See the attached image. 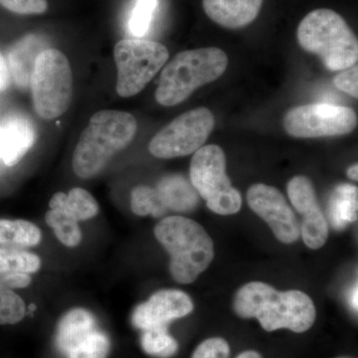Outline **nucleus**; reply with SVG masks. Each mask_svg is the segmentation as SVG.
<instances>
[{
	"instance_id": "obj_1",
	"label": "nucleus",
	"mask_w": 358,
	"mask_h": 358,
	"mask_svg": "<svg viewBox=\"0 0 358 358\" xmlns=\"http://www.w3.org/2000/svg\"><path fill=\"white\" fill-rule=\"evenodd\" d=\"M235 313L242 319H257L266 331L289 329L303 334L317 317L313 301L303 292H279L262 282H251L237 292Z\"/></svg>"
},
{
	"instance_id": "obj_2",
	"label": "nucleus",
	"mask_w": 358,
	"mask_h": 358,
	"mask_svg": "<svg viewBox=\"0 0 358 358\" xmlns=\"http://www.w3.org/2000/svg\"><path fill=\"white\" fill-rule=\"evenodd\" d=\"M136 131L138 122L129 113L115 110L96 112L75 148L72 162L75 173L83 179L98 176L117 152L128 147Z\"/></svg>"
},
{
	"instance_id": "obj_3",
	"label": "nucleus",
	"mask_w": 358,
	"mask_h": 358,
	"mask_svg": "<svg viewBox=\"0 0 358 358\" xmlns=\"http://www.w3.org/2000/svg\"><path fill=\"white\" fill-rule=\"evenodd\" d=\"M155 235L171 256L169 271L180 284H192L213 261L210 236L192 219L183 216L164 218L155 226Z\"/></svg>"
},
{
	"instance_id": "obj_4",
	"label": "nucleus",
	"mask_w": 358,
	"mask_h": 358,
	"mask_svg": "<svg viewBox=\"0 0 358 358\" xmlns=\"http://www.w3.org/2000/svg\"><path fill=\"white\" fill-rule=\"evenodd\" d=\"M303 50L315 54L329 71H343L357 64L358 41L341 14L319 8L307 14L296 30Z\"/></svg>"
},
{
	"instance_id": "obj_5",
	"label": "nucleus",
	"mask_w": 358,
	"mask_h": 358,
	"mask_svg": "<svg viewBox=\"0 0 358 358\" xmlns=\"http://www.w3.org/2000/svg\"><path fill=\"white\" fill-rule=\"evenodd\" d=\"M227 67V54L217 47L180 52L162 71L155 100L164 107L179 105L195 90L219 79Z\"/></svg>"
},
{
	"instance_id": "obj_6",
	"label": "nucleus",
	"mask_w": 358,
	"mask_h": 358,
	"mask_svg": "<svg viewBox=\"0 0 358 358\" xmlns=\"http://www.w3.org/2000/svg\"><path fill=\"white\" fill-rule=\"evenodd\" d=\"M33 107L41 119H57L69 109L73 74L69 60L57 49L47 48L35 61L30 81Z\"/></svg>"
},
{
	"instance_id": "obj_7",
	"label": "nucleus",
	"mask_w": 358,
	"mask_h": 358,
	"mask_svg": "<svg viewBox=\"0 0 358 358\" xmlns=\"http://www.w3.org/2000/svg\"><path fill=\"white\" fill-rule=\"evenodd\" d=\"M190 181L207 207L219 215H232L241 209L242 197L226 173V157L216 145L200 148L190 164Z\"/></svg>"
},
{
	"instance_id": "obj_8",
	"label": "nucleus",
	"mask_w": 358,
	"mask_h": 358,
	"mask_svg": "<svg viewBox=\"0 0 358 358\" xmlns=\"http://www.w3.org/2000/svg\"><path fill=\"white\" fill-rule=\"evenodd\" d=\"M169 58L164 44L147 39H122L115 46L117 95L129 98L141 93Z\"/></svg>"
},
{
	"instance_id": "obj_9",
	"label": "nucleus",
	"mask_w": 358,
	"mask_h": 358,
	"mask_svg": "<svg viewBox=\"0 0 358 358\" xmlns=\"http://www.w3.org/2000/svg\"><path fill=\"white\" fill-rule=\"evenodd\" d=\"M214 124V115L207 108L189 110L160 129L150 141L148 150L155 157L162 159L194 154L203 147Z\"/></svg>"
},
{
	"instance_id": "obj_10",
	"label": "nucleus",
	"mask_w": 358,
	"mask_h": 358,
	"mask_svg": "<svg viewBox=\"0 0 358 358\" xmlns=\"http://www.w3.org/2000/svg\"><path fill=\"white\" fill-rule=\"evenodd\" d=\"M285 131L299 138L343 136L355 131L357 115L352 108L310 103L289 110L282 120Z\"/></svg>"
},
{
	"instance_id": "obj_11",
	"label": "nucleus",
	"mask_w": 358,
	"mask_h": 358,
	"mask_svg": "<svg viewBox=\"0 0 358 358\" xmlns=\"http://www.w3.org/2000/svg\"><path fill=\"white\" fill-rule=\"evenodd\" d=\"M247 201L250 208L268 224L279 241L292 244L300 238L298 219L279 189L257 183L249 188Z\"/></svg>"
},
{
	"instance_id": "obj_12",
	"label": "nucleus",
	"mask_w": 358,
	"mask_h": 358,
	"mask_svg": "<svg viewBox=\"0 0 358 358\" xmlns=\"http://www.w3.org/2000/svg\"><path fill=\"white\" fill-rule=\"evenodd\" d=\"M193 308L192 299L185 292L162 289L134 308L131 324L141 331L162 327L169 329L171 322L189 315Z\"/></svg>"
},
{
	"instance_id": "obj_13",
	"label": "nucleus",
	"mask_w": 358,
	"mask_h": 358,
	"mask_svg": "<svg viewBox=\"0 0 358 358\" xmlns=\"http://www.w3.org/2000/svg\"><path fill=\"white\" fill-rule=\"evenodd\" d=\"M264 0H202L206 15L218 25L238 29L258 17Z\"/></svg>"
},
{
	"instance_id": "obj_14",
	"label": "nucleus",
	"mask_w": 358,
	"mask_h": 358,
	"mask_svg": "<svg viewBox=\"0 0 358 358\" xmlns=\"http://www.w3.org/2000/svg\"><path fill=\"white\" fill-rule=\"evenodd\" d=\"M4 152L2 160L7 166H14L24 157L36 141V129L27 117L11 114L3 122Z\"/></svg>"
},
{
	"instance_id": "obj_15",
	"label": "nucleus",
	"mask_w": 358,
	"mask_h": 358,
	"mask_svg": "<svg viewBox=\"0 0 358 358\" xmlns=\"http://www.w3.org/2000/svg\"><path fill=\"white\" fill-rule=\"evenodd\" d=\"M44 45L41 39L35 35H27L11 47L8 53L9 77L20 89L30 87L35 61L42 51Z\"/></svg>"
},
{
	"instance_id": "obj_16",
	"label": "nucleus",
	"mask_w": 358,
	"mask_h": 358,
	"mask_svg": "<svg viewBox=\"0 0 358 358\" xmlns=\"http://www.w3.org/2000/svg\"><path fill=\"white\" fill-rule=\"evenodd\" d=\"M157 192L167 210L187 212L199 203V193L183 176H169L159 181Z\"/></svg>"
},
{
	"instance_id": "obj_17",
	"label": "nucleus",
	"mask_w": 358,
	"mask_h": 358,
	"mask_svg": "<svg viewBox=\"0 0 358 358\" xmlns=\"http://www.w3.org/2000/svg\"><path fill=\"white\" fill-rule=\"evenodd\" d=\"M49 207L53 210L66 212L79 221L89 220L99 213L95 197L84 188L75 187L68 194L60 192L52 196Z\"/></svg>"
},
{
	"instance_id": "obj_18",
	"label": "nucleus",
	"mask_w": 358,
	"mask_h": 358,
	"mask_svg": "<svg viewBox=\"0 0 358 358\" xmlns=\"http://www.w3.org/2000/svg\"><path fill=\"white\" fill-rule=\"evenodd\" d=\"M98 326L95 315L86 308H75L65 313L56 327L55 343L59 352L66 348L80 336Z\"/></svg>"
},
{
	"instance_id": "obj_19",
	"label": "nucleus",
	"mask_w": 358,
	"mask_h": 358,
	"mask_svg": "<svg viewBox=\"0 0 358 358\" xmlns=\"http://www.w3.org/2000/svg\"><path fill=\"white\" fill-rule=\"evenodd\" d=\"M329 218L334 229H345L357 220V187L341 185L334 189L329 199Z\"/></svg>"
},
{
	"instance_id": "obj_20",
	"label": "nucleus",
	"mask_w": 358,
	"mask_h": 358,
	"mask_svg": "<svg viewBox=\"0 0 358 358\" xmlns=\"http://www.w3.org/2000/svg\"><path fill=\"white\" fill-rule=\"evenodd\" d=\"M41 239V231L30 221L0 219V245L6 248H30L37 246Z\"/></svg>"
},
{
	"instance_id": "obj_21",
	"label": "nucleus",
	"mask_w": 358,
	"mask_h": 358,
	"mask_svg": "<svg viewBox=\"0 0 358 358\" xmlns=\"http://www.w3.org/2000/svg\"><path fill=\"white\" fill-rule=\"evenodd\" d=\"M110 348L109 336L96 327L78 336L63 355L66 358H108Z\"/></svg>"
},
{
	"instance_id": "obj_22",
	"label": "nucleus",
	"mask_w": 358,
	"mask_h": 358,
	"mask_svg": "<svg viewBox=\"0 0 358 358\" xmlns=\"http://www.w3.org/2000/svg\"><path fill=\"white\" fill-rule=\"evenodd\" d=\"M47 225L54 230V234L65 246L74 248L81 243L82 234L79 223L74 217L60 210L50 209L45 215Z\"/></svg>"
},
{
	"instance_id": "obj_23",
	"label": "nucleus",
	"mask_w": 358,
	"mask_h": 358,
	"mask_svg": "<svg viewBox=\"0 0 358 358\" xmlns=\"http://www.w3.org/2000/svg\"><path fill=\"white\" fill-rule=\"evenodd\" d=\"M143 352L152 357L171 358L178 352V341L169 334L167 327L143 331L141 336Z\"/></svg>"
},
{
	"instance_id": "obj_24",
	"label": "nucleus",
	"mask_w": 358,
	"mask_h": 358,
	"mask_svg": "<svg viewBox=\"0 0 358 358\" xmlns=\"http://www.w3.org/2000/svg\"><path fill=\"white\" fill-rule=\"evenodd\" d=\"M41 267V260L36 254L22 249L0 248V275L7 273H36Z\"/></svg>"
},
{
	"instance_id": "obj_25",
	"label": "nucleus",
	"mask_w": 358,
	"mask_h": 358,
	"mask_svg": "<svg viewBox=\"0 0 358 358\" xmlns=\"http://www.w3.org/2000/svg\"><path fill=\"white\" fill-rule=\"evenodd\" d=\"M131 210L136 215H152V217H162L167 209L160 201L157 190L147 185L136 186L131 194Z\"/></svg>"
},
{
	"instance_id": "obj_26",
	"label": "nucleus",
	"mask_w": 358,
	"mask_h": 358,
	"mask_svg": "<svg viewBox=\"0 0 358 358\" xmlns=\"http://www.w3.org/2000/svg\"><path fill=\"white\" fill-rule=\"evenodd\" d=\"M25 315L24 301L13 289H0V326L18 324Z\"/></svg>"
},
{
	"instance_id": "obj_27",
	"label": "nucleus",
	"mask_w": 358,
	"mask_h": 358,
	"mask_svg": "<svg viewBox=\"0 0 358 358\" xmlns=\"http://www.w3.org/2000/svg\"><path fill=\"white\" fill-rule=\"evenodd\" d=\"M157 7V0H136L129 21V31L134 37L147 34Z\"/></svg>"
},
{
	"instance_id": "obj_28",
	"label": "nucleus",
	"mask_w": 358,
	"mask_h": 358,
	"mask_svg": "<svg viewBox=\"0 0 358 358\" xmlns=\"http://www.w3.org/2000/svg\"><path fill=\"white\" fill-rule=\"evenodd\" d=\"M192 358H230V346L222 338L205 339L192 353Z\"/></svg>"
},
{
	"instance_id": "obj_29",
	"label": "nucleus",
	"mask_w": 358,
	"mask_h": 358,
	"mask_svg": "<svg viewBox=\"0 0 358 358\" xmlns=\"http://www.w3.org/2000/svg\"><path fill=\"white\" fill-rule=\"evenodd\" d=\"M0 6L13 13L42 14L48 9L47 0H0Z\"/></svg>"
},
{
	"instance_id": "obj_30",
	"label": "nucleus",
	"mask_w": 358,
	"mask_h": 358,
	"mask_svg": "<svg viewBox=\"0 0 358 358\" xmlns=\"http://www.w3.org/2000/svg\"><path fill=\"white\" fill-rule=\"evenodd\" d=\"M358 67L355 64L348 69L343 70L334 77V84L336 88L357 99L358 96Z\"/></svg>"
},
{
	"instance_id": "obj_31",
	"label": "nucleus",
	"mask_w": 358,
	"mask_h": 358,
	"mask_svg": "<svg viewBox=\"0 0 358 358\" xmlns=\"http://www.w3.org/2000/svg\"><path fill=\"white\" fill-rule=\"evenodd\" d=\"M2 281L6 289H24L31 284V277L29 274L22 272L7 273L1 275Z\"/></svg>"
},
{
	"instance_id": "obj_32",
	"label": "nucleus",
	"mask_w": 358,
	"mask_h": 358,
	"mask_svg": "<svg viewBox=\"0 0 358 358\" xmlns=\"http://www.w3.org/2000/svg\"><path fill=\"white\" fill-rule=\"evenodd\" d=\"M9 71L6 59L0 53V92L6 91L9 85Z\"/></svg>"
},
{
	"instance_id": "obj_33",
	"label": "nucleus",
	"mask_w": 358,
	"mask_h": 358,
	"mask_svg": "<svg viewBox=\"0 0 358 358\" xmlns=\"http://www.w3.org/2000/svg\"><path fill=\"white\" fill-rule=\"evenodd\" d=\"M236 358H263L262 355H260L256 350H245V352L238 355Z\"/></svg>"
},
{
	"instance_id": "obj_34",
	"label": "nucleus",
	"mask_w": 358,
	"mask_h": 358,
	"mask_svg": "<svg viewBox=\"0 0 358 358\" xmlns=\"http://www.w3.org/2000/svg\"><path fill=\"white\" fill-rule=\"evenodd\" d=\"M357 171H358L357 164H353V166H350V169H348V178L352 179V180H353V181H357V179H358Z\"/></svg>"
},
{
	"instance_id": "obj_35",
	"label": "nucleus",
	"mask_w": 358,
	"mask_h": 358,
	"mask_svg": "<svg viewBox=\"0 0 358 358\" xmlns=\"http://www.w3.org/2000/svg\"><path fill=\"white\" fill-rule=\"evenodd\" d=\"M4 145H6V138H4L3 129L0 127V159H2V155H3Z\"/></svg>"
},
{
	"instance_id": "obj_36",
	"label": "nucleus",
	"mask_w": 358,
	"mask_h": 358,
	"mask_svg": "<svg viewBox=\"0 0 358 358\" xmlns=\"http://www.w3.org/2000/svg\"><path fill=\"white\" fill-rule=\"evenodd\" d=\"M352 308H355V310H357V286H355V288L353 289L352 294Z\"/></svg>"
},
{
	"instance_id": "obj_37",
	"label": "nucleus",
	"mask_w": 358,
	"mask_h": 358,
	"mask_svg": "<svg viewBox=\"0 0 358 358\" xmlns=\"http://www.w3.org/2000/svg\"><path fill=\"white\" fill-rule=\"evenodd\" d=\"M6 289V287H4L3 281H2V277L1 275H0V289Z\"/></svg>"
}]
</instances>
